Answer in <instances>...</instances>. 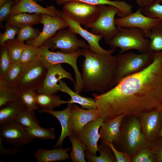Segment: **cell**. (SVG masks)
Here are the masks:
<instances>
[{
  "label": "cell",
  "instance_id": "obj_46",
  "mask_svg": "<svg viewBox=\"0 0 162 162\" xmlns=\"http://www.w3.org/2000/svg\"><path fill=\"white\" fill-rule=\"evenodd\" d=\"M0 152L2 154L8 155L14 154H16L18 151V148H15L11 149H6L4 148L2 145V141L0 139Z\"/></svg>",
  "mask_w": 162,
  "mask_h": 162
},
{
  "label": "cell",
  "instance_id": "obj_14",
  "mask_svg": "<svg viewBox=\"0 0 162 162\" xmlns=\"http://www.w3.org/2000/svg\"><path fill=\"white\" fill-rule=\"evenodd\" d=\"M40 23L43 25L42 32L35 39L27 41V44L40 46L54 36L58 31L68 27L65 21L60 16H53L48 14H41Z\"/></svg>",
  "mask_w": 162,
  "mask_h": 162
},
{
  "label": "cell",
  "instance_id": "obj_52",
  "mask_svg": "<svg viewBox=\"0 0 162 162\" xmlns=\"http://www.w3.org/2000/svg\"><path fill=\"white\" fill-rule=\"evenodd\" d=\"M161 106H162V102Z\"/></svg>",
  "mask_w": 162,
  "mask_h": 162
},
{
  "label": "cell",
  "instance_id": "obj_43",
  "mask_svg": "<svg viewBox=\"0 0 162 162\" xmlns=\"http://www.w3.org/2000/svg\"><path fill=\"white\" fill-rule=\"evenodd\" d=\"M104 143L106 144L111 149L115 157L116 162H130L131 157L130 155L125 152L117 149L112 142H107Z\"/></svg>",
  "mask_w": 162,
  "mask_h": 162
},
{
  "label": "cell",
  "instance_id": "obj_18",
  "mask_svg": "<svg viewBox=\"0 0 162 162\" xmlns=\"http://www.w3.org/2000/svg\"><path fill=\"white\" fill-rule=\"evenodd\" d=\"M104 121L100 117L85 125L77 136L87 147V150L97 155L98 151V142L100 138L99 129Z\"/></svg>",
  "mask_w": 162,
  "mask_h": 162
},
{
  "label": "cell",
  "instance_id": "obj_2",
  "mask_svg": "<svg viewBox=\"0 0 162 162\" xmlns=\"http://www.w3.org/2000/svg\"><path fill=\"white\" fill-rule=\"evenodd\" d=\"M85 59L81 65L82 91L104 93L115 85L117 56L98 54L81 49Z\"/></svg>",
  "mask_w": 162,
  "mask_h": 162
},
{
  "label": "cell",
  "instance_id": "obj_23",
  "mask_svg": "<svg viewBox=\"0 0 162 162\" xmlns=\"http://www.w3.org/2000/svg\"><path fill=\"white\" fill-rule=\"evenodd\" d=\"M72 1H77L95 5H109L113 6L119 10L117 16L119 17H124L132 12L133 6L124 1L110 0H55L58 5H63L65 3Z\"/></svg>",
  "mask_w": 162,
  "mask_h": 162
},
{
  "label": "cell",
  "instance_id": "obj_36",
  "mask_svg": "<svg viewBox=\"0 0 162 162\" xmlns=\"http://www.w3.org/2000/svg\"><path fill=\"white\" fill-rule=\"evenodd\" d=\"M19 30L16 38L24 42L34 39L37 38L40 32L39 30L34 28L32 25L24 24L18 27Z\"/></svg>",
  "mask_w": 162,
  "mask_h": 162
},
{
  "label": "cell",
  "instance_id": "obj_47",
  "mask_svg": "<svg viewBox=\"0 0 162 162\" xmlns=\"http://www.w3.org/2000/svg\"><path fill=\"white\" fill-rule=\"evenodd\" d=\"M137 4L140 7L143 8L152 2V0H136Z\"/></svg>",
  "mask_w": 162,
  "mask_h": 162
},
{
  "label": "cell",
  "instance_id": "obj_39",
  "mask_svg": "<svg viewBox=\"0 0 162 162\" xmlns=\"http://www.w3.org/2000/svg\"><path fill=\"white\" fill-rule=\"evenodd\" d=\"M130 162H155V157L152 149L141 148L131 158Z\"/></svg>",
  "mask_w": 162,
  "mask_h": 162
},
{
  "label": "cell",
  "instance_id": "obj_22",
  "mask_svg": "<svg viewBox=\"0 0 162 162\" xmlns=\"http://www.w3.org/2000/svg\"><path fill=\"white\" fill-rule=\"evenodd\" d=\"M70 149V147L65 148L59 147L50 150L39 148L35 152L34 156L37 162L65 160L70 158L68 153Z\"/></svg>",
  "mask_w": 162,
  "mask_h": 162
},
{
  "label": "cell",
  "instance_id": "obj_34",
  "mask_svg": "<svg viewBox=\"0 0 162 162\" xmlns=\"http://www.w3.org/2000/svg\"><path fill=\"white\" fill-rule=\"evenodd\" d=\"M15 121L24 127L33 128L40 126L34 111L27 108L18 115Z\"/></svg>",
  "mask_w": 162,
  "mask_h": 162
},
{
  "label": "cell",
  "instance_id": "obj_31",
  "mask_svg": "<svg viewBox=\"0 0 162 162\" xmlns=\"http://www.w3.org/2000/svg\"><path fill=\"white\" fill-rule=\"evenodd\" d=\"M20 92L16 86H8L0 80V107L19 100Z\"/></svg>",
  "mask_w": 162,
  "mask_h": 162
},
{
  "label": "cell",
  "instance_id": "obj_13",
  "mask_svg": "<svg viewBox=\"0 0 162 162\" xmlns=\"http://www.w3.org/2000/svg\"><path fill=\"white\" fill-rule=\"evenodd\" d=\"M59 16L65 21L71 31L75 34L80 35L87 42L89 49L92 51L102 55H112L114 52L115 49L106 50L100 46L99 42L103 38L102 36L94 34L83 29L77 22L65 14L62 10H59Z\"/></svg>",
  "mask_w": 162,
  "mask_h": 162
},
{
  "label": "cell",
  "instance_id": "obj_1",
  "mask_svg": "<svg viewBox=\"0 0 162 162\" xmlns=\"http://www.w3.org/2000/svg\"><path fill=\"white\" fill-rule=\"evenodd\" d=\"M104 121L118 116L137 117L162 110V51L154 52L152 62L123 79L107 92L92 94Z\"/></svg>",
  "mask_w": 162,
  "mask_h": 162
},
{
  "label": "cell",
  "instance_id": "obj_33",
  "mask_svg": "<svg viewBox=\"0 0 162 162\" xmlns=\"http://www.w3.org/2000/svg\"><path fill=\"white\" fill-rule=\"evenodd\" d=\"M5 45L8 48L11 63L19 62L26 44L16 38L6 41Z\"/></svg>",
  "mask_w": 162,
  "mask_h": 162
},
{
  "label": "cell",
  "instance_id": "obj_50",
  "mask_svg": "<svg viewBox=\"0 0 162 162\" xmlns=\"http://www.w3.org/2000/svg\"><path fill=\"white\" fill-rule=\"evenodd\" d=\"M154 1H156L160 2L162 3V0H152V2Z\"/></svg>",
  "mask_w": 162,
  "mask_h": 162
},
{
  "label": "cell",
  "instance_id": "obj_27",
  "mask_svg": "<svg viewBox=\"0 0 162 162\" xmlns=\"http://www.w3.org/2000/svg\"><path fill=\"white\" fill-rule=\"evenodd\" d=\"M38 105L41 109L53 110L62 104H67L68 101L61 99L59 95L38 93L36 95Z\"/></svg>",
  "mask_w": 162,
  "mask_h": 162
},
{
  "label": "cell",
  "instance_id": "obj_26",
  "mask_svg": "<svg viewBox=\"0 0 162 162\" xmlns=\"http://www.w3.org/2000/svg\"><path fill=\"white\" fill-rule=\"evenodd\" d=\"M41 14L19 13L10 15L8 18L6 23L19 27L24 24L34 25L40 23Z\"/></svg>",
  "mask_w": 162,
  "mask_h": 162
},
{
  "label": "cell",
  "instance_id": "obj_28",
  "mask_svg": "<svg viewBox=\"0 0 162 162\" xmlns=\"http://www.w3.org/2000/svg\"><path fill=\"white\" fill-rule=\"evenodd\" d=\"M29 63L25 64L18 62L11 63L4 76L0 77V80L8 86H16Z\"/></svg>",
  "mask_w": 162,
  "mask_h": 162
},
{
  "label": "cell",
  "instance_id": "obj_49",
  "mask_svg": "<svg viewBox=\"0 0 162 162\" xmlns=\"http://www.w3.org/2000/svg\"><path fill=\"white\" fill-rule=\"evenodd\" d=\"M161 113L162 116V110H161ZM159 137H162V128L161 129L160 132L159 134Z\"/></svg>",
  "mask_w": 162,
  "mask_h": 162
},
{
  "label": "cell",
  "instance_id": "obj_12",
  "mask_svg": "<svg viewBox=\"0 0 162 162\" xmlns=\"http://www.w3.org/2000/svg\"><path fill=\"white\" fill-rule=\"evenodd\" d=\"M161 21L159 19L151 18L144 15L142 12V8L140 7L134 12L126 16L115 18V23L117 27L138 28L142 30L145 35Z\"/></svg>",
  "mask_w": 162,
  "mask_h": 162
},
{
  "label": "cell",
  "instance_id": "obj_41",
  "mask_svg": "<svg viewBox=\"0 0 162 162\" xmlns=\"http://www.w3.org/2000/svg\"><path fill=\"white\" fill-rule=\"evenodd\" d=\"M11 64L8 48L4 44L2 46L0 54V77L4 76Z\"/></svg>",
  "mask_w": 162,
  "mask_h": 162
},
{
  "label": "cell",
  "instance_id": "obj_24",
  "mask_svg": "<svg viewBox=\"0 0 162 162\" xmlns=\"http://www.w3.org/2000/svg\"><path fill=\"white\" fill-rule=\"evenodd\" d=\"M60 87V91L67 93L70 97L68 103H76L81 106L82 108L87 110L97 109L95 100L92 98L83 97L73 91L63 80H61L58 82Z\"/></svg>",
  "mask_w": 162,
  "mask_h": 162
},
{
  "label": "cell",
  "instance_id": "obj_8",
  "mask_svg": "<svg viewBox=\"0 0 162 162\" xmlns=\"http://www.w3.org/2000/svg\"><path fill=\"white\" fill-rule=\"evenodd\" d=\"M47 70L38 56L29 64L16 87L20 92L30 90L38 91L43 85Z\"/></svg>",
  "mask_w": 162,
  "mask_h": 162
},
{
  "label": "cell",
  "instance_id": "obj_7",
  "mask_svg": "<svg viewBox=\"0 0 162 162\" xmlns=\"http://www.w3.org/2000/svg\"><path fill=\"white\" fill-rule=\"evenodd\" d=\"M98 6L99 14L97 19L93 22L84 27L90 28L92 33L102 36L106 41L112 38L117 31L115 16L119 13V10L111 5H100Z\"/></svg>",
  "mask_w": 162,
  "mask_h": 162
},
{
  "label": "cell",
  "instance_id": "obj_17",
  "mask_svg": "<svg viewBox=\"0 0 162 162\" xmlns=\"http://www.w3.org/2000/svg\"><path fill=\"white\" fill-rule=\"evenodd\" d=\"M70 80L75 85V81L71 74L63 67L61 64L54 65L48 69L43 85L37 91L38 93L49 94H55L60 91V87L58 83L62 79Z\"/></svg>",
  "mask_w": 162,
  "mask_h": 162
},
{
  "label": "cell",
  "instance_id": "obj_6",
  "mask_svg": "<svg viewBox=\"0 0 162 162\" xmlns=\"http://www.w3.org/2000/svg\"><path fill=\"white\" fill-rule=\"evenodd\" d=\"M40 48L38 56L47 69L54 65L62 63L67 64L72 67L75 74V92L80 94L82 91V79L77 62L79 57L82 55L81 49L74 53L68 54L58 50L56 52H51L43 45L40 46Z\"/></svg>",
  "mask_w": 162,
  "mask_h": 162
},
{
  "label": "cell",
  "instance_id": "obj_9",
  "mask_svg": "<svg viewBox=\"0 0 162 162\" xmlns=\"http://www.w3.org/2000/svg\"><path fill=\"white\" fill-rule=\"evenodd\" d=\"M42 45L49 49H58L60 52L68 54L74 53L79 50L80 47L89 49L88 45L85 41L78 39L76 34L69 28L60 29Z\"/></svg>",
  "mask_w": 162,
  "mask_h": 162
},
{
  "label": "cell",
  "instance_id": "obj_19",
  "mask_svg": "<svg viewBox=\"0 0 162 162\" xmlns=\"http://www.w3.org/2000/svg\"><path fill=\"white\" fill-rule=\"evenodd\" d=\"M22 12L45 14L53 16H59V10H57L54 6H50L44 8L33 0H20L13 6L10 15Z\"/></svg>",
  "mask_w": 162,
  "mask_h": 162
},
{
  "label": "cell",
  "instance_id": "obj_35",
  "mask_svg": "<svg viewBox=\"0 0 162 162\" xmlns=\"http://www.w3.org/2000/svg\"><path fill=\"white\" fill-rule=\"evenodd\" d=\"M28 134L33 139L38 138L42 140H53L55 137L54 129L42 128L40 126L33 128L25 127Z\"/></svg>",
  "mask_w": 162,
  "mask_h": 162
},
{
  "label": "cell",
  "instance_id": "obj_45",
  "mask_svg": "<svg viewBox=\"0 0 162 162\" xmlns=\"http://www.w3.org/2000/svg\"><path fill=\"white\" fill-rule=\"evenodd\" d=\"M152 150L155 155V162H162V137H159L153 143Z\"/></svg>",
  "mask_w": 162,
  "mask_h": 162
},
{
  "label": "cell",
  "instance_id": "obj_3",
  "mask_svg": "<svg viewBox=\"0 0 162 162\" xmlns=\"http://www.w3.org/2000/svg\"><path fill=\"white\" fill-rule=\"evenodd\" d=\"M127 117L124 123L122 121L118 139L112 142L116 145L114 146L120 145L122 151L128 154L131 158L142 148L152 150L153 143L146 140L137 117Z\"/></svg>",
  "mask_w": 162,
  "mask_h": 162
},
{
  "label": "cell",
  "instance_id": "obj_16",
  "mask_svg": "<svg viewBox=\"0 0 162 162\" xmlns=\"http://www.w3.org/2000/svg\"><path fill=\"white\" fill-rule=\"evenodd\" d=\"M100 117L97 109L85 110L72 104L69 120V128L71 135L77 136L85 125Z\"/></svg>",
  "mask_w": 162,
  "mask_h": 162
},
{
  "label": "cell",
  "instance_id": "obj_44",
  "mask_svg": "<svg viewBox=\"0 0 162 162\" xmlns=\"http://www.w3.org/2000/svg\"><path fill=\"white\" fill-rule=\"evenodd\" d=\"M14 0H7L0 8V22L2 23L10 16Z\"/></svg>",
  "mask_w": 162,
  "mask_h": 162
},
{
  "label": "cell",
  "instance_id": "obj_51",
  "mask_svg": "<svg viewBox=\"0 0 162 162\" xmlns=\"http://www.w3.org/2000/svg\"><path fill=\"white\" fill-rule=\"evenodd\" d=\"M16 1L17 3L20 0H14Z\"/></svg>",
  "mask_w": 162,
  "mask_h": 162
},
{
  "label": "cell",
  "instance_id": "obj_20",
  "mask_svg": "<svg viewBox=\"0 0 162 162\" xmlns=\"http://www.w3.org/2000/svg\"><path fill=\"white\" fill-rule=\"evenodd\" d=\"M125 116L122 115L104 121L99 132L101 142H113L118 139L122 121Z\"/></svg>",
  "mask_w": 162,
  "mask_h": 162
},
{
  "label": "cell",
  "instance_id": "obj_10",
  "mask_svg": "<svg viewBox=\"0 0 162 162\" xmlns=\"http://www.w3.org/2000/svg\"><path fill=\"white\" fill-rule=\"evenodd\" d=\"M62 11L65 14L84 26L95 21L99 14L98 6L77 1L65 3Z\"/></svg>",
  "mask_w": 162,
  "mask_h": 162
},
{
  "label": "cell",
  "instance_id": "obj_15",
  "mask_svg": "<svg viewBox=\"0 0 162 162\" xmlns=\"http://www.w3.org/2000/svg\"><path fill=\"white\" fill-rule=\"evenodd\" d=\"M137 117L146 140L149 142L154 143L159 137L162 128L161 110L143 112Z\"/></svg>",
  "mask_w": 162,
  "mask_h": 162
},
{
  "label": "cell",
  "instance_id": "obj_5",
  "mask_svg": "<svg viewBox=\"0 0 162 162\" xmlns=\"http://www.w3.org/2000/svg\"><path fill=\"white\" fill-rule=\"evenodd\" d=\"M154 53L152 52L140 54L130 52L119 54L117 56L114 86L125 78L148 66L153 61Z\"/></svg>",
  "mask_w": 162,
  "mask_h": 162
},
{
  "label": "cell",
  "instance_id": "obj_21",
  "mask_svg": "<svg viewBox=\"0 0 162 162\" xmlns=\"http://www.w3.org/2000/svg\"><path fill=\"white\" fill-rule=\"evenodd\" d=\"M72 104L67 103V107L62 110L54 111L40 109L39 112L50 114L56 117L59 121L62 128L60 136L54 148L61 147L65 139L72 135L69 128V120Z\"/></svg>",
  "mask_w": 162,
  "mask_h": 162
},
{
  "label": "cell",
  "instance_id": "obj_42",
  "mask_svg": "<svg viewBox=\"0 0 162 162\" xmlns=\"http://www.w3.org/2000/svg\"><path fill=\"white\" fill-rule=\"evenodd\" d=\"M18 27L10 25L6 23L5 31L3 33H0V45L2 46H4L6 41L14 39L15 35L18 33Z\"/></svg>",
  "mask_w": 162,
  "mask_h": 162
},
{
  "label": "cell",
  "instance_id": "obj_37",
  "mask_svg": "<svg viewBox=\"0 0 162 162\" xmlns=\"http://www.w3.org/2000/svg\"><path fill=\"white\" fill-rule=\"evenodd\" d=\"M35 91L30 90L21 92L19 99L29 110L35 111L38 108L36 100Z\"/></svg>",
  "mask_w": 162,
  "mask_h": 162
},
{
  "label": "cell",
  "instance_id": "obj_11",
  "mask_svg": "<svg viewBox=\"0 0 162 162\" xmlns=\"http://www.w3.org/2000/svg\"><path fill=\"white\" fill-rule=\"evenodd\" d=\"M0 139L18 148L30 144L33 139L24 127L14 121L0 124Z\"/></svg>",
  "mask_w": 162,
  "mask_h": 162
},
{
  "label": "cell",
  "instance_id": "obj_32",
  "mask_svg": "<svg viewBox=\"0 0 162 162\" xmlns=\"http://www.w3.org/2000/svg\"><path fill=\"white\" fill-rule=\"evenodd\" d=\"M145 37L150 40L151 52L162 51V22L153 27Z\"/></svg>",
  "mask_w": 162,
  "mask_h": 162
},
{
  "label": "cell",
  "instance_id": "obj_30",
  "mask_svg": "<svg viewBox=\"0 0 162 162\" xmlns=\"http://www.w3.org/2000/svg\"><path fill=\"white\" fill-rule=\"evenodd\" d=\"M68 137L72 146V150L70 154L72 161L86 162L85 151L87 150L86 146L77 136L70 135Z\"/></svg>",
  "mask_w": 162,
  "mask_h": 162
},
{
  "label": "cell",
  "instance_id": "obj_48",
  "mask_svg": "<svg viewBox=\"0 0 162 162\" xmlns=\"http://www.w3.org/2000/svg\"><path fill=\"white\" fill-rule=\"evenodd\" d=\"M7 0H0V7Z\"/></svg>",
  "mask_w": 162,
  "mask_h": 162
},
{
  "label": "cell",
  "instance_id": "obj_38",
  "mask_svg": "<svg viewBox=\"0 0 162 162\" xmlns=\"http://www.w3.org/2000/svg\"><path fill=\"white\" fill-rule=\"evenodd\" d=\"M142 12L148 17L159 19L162 22V4L154 1L142 8Z\"/></svg>",
  "mask_w": 162,
  "mask_h": 162
},
{
  "label": "cell",
  "instance_id": "obj_29",
  "mask_svg": "<svg viewBox=\"0 0 162 162\" xmlns=\"http://www.w3.org/2000/svg\"><path fill=\"white\" fill-rule=\"evenodd\" d=\"M99 156L93 155L87 150L85 151L86 158L89 162H116L114 154L110 148L106 144L101 142L98 145Z\"/></svg>",
  "mask_w": 162,
  "mask_h": 162
},
{
  "label": "cell",
  "instance_id": "obj_40",
  "mask_svg": "<svg viewBox=\"0 0 162 162\" xmlns=\"http://www.w3.org/2000/svg\"><path fill=\"white\" fill-rule=\"evenodd\" d=\"M40 49V46L26 44L19 62L25 64L32 62L38 55Z\"/></svg>",
  "mask_w": 162,
  "mask_h": 162
},
{
  "label": "cell",
  "instance_id": "obj_25",
  "mask_svg": "<svg viewBox=\"0 0 162 162\" xmlns=\"http://www.w3.org/2000/svg\"><path fill=\"white\" fill-rule=\"evenodd\" d=\"M26 108L20 99L2 106L0 109V124L15 121L18 115Z\"/></svg>",
  "mask_w": 162,
  "mask_h": 162
},
{
  "label": "cell",
  "instance_id": "obj_4",
  "mask_svg": "<svg viewBox=\"0 0 162 162\" xmlns=\"http://www.w3.org/2000/svg\"><path fill=\"white\" fill-rule=\"evenodd\" d=\"M117 28L113 37L105 41L111 48H119V54L132 50H137L141 53L151 52L150 40L146 37L145 33L142 30L134 27H117Z\"/></svg>",
  "mask_w": 162,
  "mask_h": 162
}]
</instances>
